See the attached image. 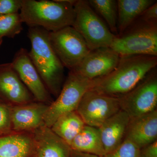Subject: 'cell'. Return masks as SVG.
Masks as SVG:
<instances>
[{
    "mask_svg": "<svg viewBox=\"0 0 157 157\" xmlns=\"http://www.w3.org/2000/svg\"><path fill=\"white\" fill-rule=\"evenodd\" d=\"M157 65V56H120L116 67L106 76L94 79L90 90L102 94L118 98L134 88L156 67Z\"/></svg>",
    "mask_w": 157,
    "mask_h": 157,
    "instance_id": "6da1fadb",
    "label": "cell"
},
{
    "mask_svg": "<svg viewBox=\"0 0 157 157\" xmlns=\"http://www.w3.org/2000/svg\"><path fill=\"white\" fill-rule=\"evenodd\" d=\"M76 0H22L19 12L23 23L49 32L72 26L75 18Z\"/></svg>",
    "mask_w": 157,
    "mask_h": 157,
    "instance_id": "7a4b0ae2",
    "label": "cell"
},
{
    "mask_svg": "<svg viewBox=\"0 0 157 157\" xmlns=\"http://www.w3.org/2000/svg\"><path fill=\"white\" fill-rule=\"evenodd\" d=\"M48 34L42 28L29 27L31 48L29 55L48 91L58 96L62 89L64 67L51 45Z\"/></svg>",
    "mask_w": 157,
    "mask_h": 157,
    "instance_id": "3957f363",
    "label": "cell"
},
{
    "mask_svg": "<svg viewBox=\"0 0 157 157\" xmlns=\"http://www.w3.org/2000/svg\"><path fill=\"white\" fill-rule=\"evenodd\" d=\"M120 56L148 55L157 56V23L137 18L110 47Z\"/></svg>",
    "mask_w": 157,
    "mask_h": 157,
    "instance_id": "277c9868",
    "label": "cell"
},
{
    "mask_svg": "<svg viewBox=\"0 0 157 157\" xmlns=\"http://www.w3.org/2000/svg\"><path fill=\"white\" fill-rule=\"evenodd\" d=\"M74 7L75 18L72 27L83 38L90 50L110 47L117 36L111 33L88 1H76Z\"/></svg>",
    "mask_w": 157,
    "mask_h": 157,
    "instance_id": "5b68a950",
    "label": "cell"
},
{
    "mask_svg": "<svg viewBox=\"0 0 157 157\" xmlns=\"http://www.w3.org/2000/svg\"><path fill=\"white\" fill-rule=\"evenodd\" d=\"M94 79L90 80L70 70L57 98L53 101L44 116L45 125L50 128L61 116L76 111L85 93L93 87Z\"/></svg>",
    "mask_w": 157,
    "mask_h": 157,
    "instance_id": "8992f818",
    "label": "cell"
},
{
    "mask_svg": "<svg viewBox=\"0 0 157 157\" xmlns=\"http://www.w3.org/2000/svg\"><path fill=\"white\" fill-rule=\"evenodd\" d=\"M118 98L121 110L124 111L130 118L156 109V67L150 71L134 88Z\"/></svg>",
    "mask_w": 157,
    "mask_h": 157,
    "instance_id": "52a82bcc",
    "label": "cell"
},
{
    "mask_svg": "<svg viewBox=\"0 0 157 157\" xmlns=\"http://www.w3.org/2000/svg\"><path fill=\"white\" fill-rule=\"evenodd\" d=\"M51 45L64 67L72 70L90 51L84 39L72 26L49 32Z\"/></svg>",
    "mask_w": 157,
    "mask_h": 157,
    "instance_id": "ba28073f",
    "label": "cell"
},
{
    "mask_svg": "<svg viewBox=\"0 0 157 157\" xmlns=\"http://www.w3.org/2000/svg\"><path fill=\"white\" fill-rule=\"evenodd\" d=\"M120 110L118 98L89 90L82 96L76 111L86 125L98 128Z\"/></svg>",
    "mask_w": 157,
    "mask_h": 157,
    "instance_id": "9c48e42d",
    "label": "cell"
},
{
    "mask_svg": "<svg viewBox=\"0 0 157 157\" xmlns=\"http://www.w3.org/2000/svg\"><path fill=\"white\" fill-rule=\"evenodd\" d=\"M11 64L21 81L40 103L50 102V93L29 56V52L21 48L15 53Z\"/></svg>",
    "mask_w": 157,
    "mask_h": 157,
    "instance_id": "30bf717a",
    "label": "cell"
},
{
    "mask_svg": "<svg viewBox=\"0 0 157 157\" xmlns=\"http://www.w3.org/2000/svg\"><path fill=\"white\" fill-rule=\"evenodd\" d=\"M120 56L110 47L90 50L74 71L90 80L101 78L111 73L118 63Z\"/></svg>",
    "mask_w": 157,
    "mask_h": 157,
    "instance_id": "8fae6325",
    "label": "cell"
},
{
    "mask_svg": "<svg viewBox=\"0 0 157 157\" xmlns=\"http://www.w3.org/2000/svg\"><path fill=\"white\" fill-rule=\"evenodd\" d=\"M33 157H70L67 143L45 125L35 130Z\"/></svg>",
    "mask_w": 157,
    "mask_h": 157,
    "instance_id": "7c38bea8",
    "label": "cell"
},
{
    "mask_svg": "<svg viewBox=\"0 0 157 157\" xmlns=\"http://www.w3.org/2000/svg\"><path fill=\"white\" fill-rule=\"evenodd\" d=\"M0 96L18 105L28 104L34 98L11 63L0 64Z\"/></svg>",
    "mask_w": 157,
    "mask_h": 157,
    "instance_id": "4fadbf2b",
    "label": "cell"
},
{
    "mask_svg": "<svg viewBox=\"0 0 157 157\" xmlns=\"http://www.w3.org/2000/svg\"><path fill=\"white\" fill-rule=\"evenodd\" d=\"M125 139L134 144L139 149L157 140V109L130 118Z\"/></svg>",
    "mask_w": 157,
    "mask_h": 157,
    "instance_id": "5bb4252c",
    "label": "cell"
},
{
    "mask_svg": "<svg viewBox=\"0 0 157 157\" xmlns=\"http://www.w3.org/2000/svg\"><path fill=\"white\" fill-rule=\"evenodd\" d=\"M130 119L121 109L98 128L105 153L113 151L124 142Z\"/></svg>",
    "mask_w": 157,
    "mask_h": 157,
    "instance_id": "9a60e30c",
    "label": "cell"
},
{
    "mask_svg": "<svg viewBox=\"0 0 157 157\" xmlns=\"http://www.w3.org/2000/svg\"><path fill=\"white\" fill-rule=\"evenodd\" d=\"M48 106L44 103L18 105L11 110V125L16 131L36 129L43 125Z\"/></svg>",
    "mask_w": 157,
    "mask_h": 157,
    "instance_id": "2e32d148",
    "label": "cell"
},
{
    "mask_svg": "<svg viewBox=\"0 0 157 157\" xmlns=\"http://www.w3.org/2000/svg\"><path fill=\"white\" fill-rule=\"evenodd\" d=\"M118 36L123 33L155 0H118Z\"/></svg>",
    "mask_w": 157,
    "mask_h": 157,
    "instance_id": "e0dca14e",
    "label": "cell"
},
{
    "mask_svg": "<svg viewBox=\"0 0 157 157\" xmlns=\"http://www.w3.org/2000/svg\"><path fill=\"white\" fill-rule=\"evenodd\" d=\"M71 150L103 157L105 155L98 128L85 125L70 144Z\"/></svg>",
    "mask_w": 157,
    "mask_h": 157,
    "instance_id": "ac0fdd59",
    "label": "cell"
},
{
    "mask_svg": "<svg viewBox=\"0 0 157 157\" xmlns=\"http://www.w3.org/2000/svg\"><path fill=\"white\" fill-rule=\"evenodd\" d=\"M33 139L27 135L0 137V157H33Z\"/></svg>",
    "mask_w": 157,
    "mask_h": 157,
    "instance_id": "d6986e66",
    "label": "cell"
},
{
    "mask_svg": "<svg viewBox=\"0 0 157 157\" xmlns=\"http://www.w3.org/2000/svg\"><path fill=\"white\" fill-rule=\"evenodd\" d=\"M85 125L76 111H74L60 117L50 128L70 145Z\"/></svg>",
    "mask_w": 157,
    "mask_h": 157,
    "instance_id": "ffe728a7",
    "label": "cell"
},
{
    "mask_svg": "<svg viewBox=\"0 0 157 157\" xmlns=\"http://www.w3.org/2000/svg\"><path fill=\"white\" fill-rule=\"evenodd\" d=\"M90 6L101 15L113 34L118 36L117 2L115 0H90Z\"/></svg>",
    "mask_w": 157,
    "mask_h": 157,
    "instance_id": "44dd1931",
    "label": "cell"
},
{
    "mask_svg": "<svg viewBox=\"0 0 157 157\" xmlns=\"http://www.w3.org/2000/svg\"><path fill=\"white\" fill-rule=\"evenodd\" d=\"M19 13L0 15V41L4 37L14 38L23 30Z\"/></svg>",
    "mask_w": 157,
    "mask_h": 157,
    "instance_id": "7402d4cb",
    "label": "cell"
},
{
    "mask_svg": "<svg viewBox=\"0 0 157 157\" xmlns=\"http://www.w3.org/2000/svg\"><path fill=\"white\" fill-rule=\"evenodd\" d=\"M103 157H140V149L129 140L125 139L121 144Z\"/></svg>",
    "mask_w": 157,
    "mask_h": 157,
    "instance_id": "603a6c76",
    "label": "cell"
},
{
    "mask_svg": "<svg viewBox=\"0 0 157 157\" xmlns=\"http://www.w3.org/2000/svg\"><path fill=\"white\" fill-rule=\"evenodd\" d=\"M22 0H0V15L19 13Z\"/></svg>",
    "mask_w": 157,
    "mask_h": 157,
    "instance_id": "cb8c5ba5",
    "label": "cell"
},
{
    "mask_svg": "<svg viewBox=\"0 0 157 157\" xmlns=\"http://www.w3.org/2000/svg\"><path fill=\"white\" fill-rule=\"evenodd\" d=\"M11 126V110L0 103V133L8 132Z\"/></svg>",
    "mask_w": 157,
    "mask_h": 157,
    "instance_id": "d4e9b609",
    "label": "cell"
},
{
    "mask_svg": "<svg viewBox=\"0 0 157 157\" xmlns=\"http://www.w3.org/2000/svg\"><path fill=\"white\" fill-rule=\"evenodd\" d=\"M139 19L147 22H157V2L150 6L138 17Z\"/></svg>",
    "mask_w": 157,
    "mask_h": 157,
    "instance_id": "484cf974",
    "label": "cell"
},
{
    "mask_svg": "<svg viewBox=\"0 0 157 157\" xmlns=\"http://www.w3.org/2000/svg\"><path fill=\"white\" fill-rule=\"evenodd\" d=\"M140 157H157V140L140 149Z\"/></svg>",
    "mask_w": 157,
    "mask_h": 157,
    "instance_id": "4316f807",
    "label": "cell"
},
{
    "mask_svg": "<svg viewBox=\"0 0 157 157\" xmlns=\"http://www.w3.org/2000/svg\"><path fill=\"white\" fill-rule=\"evenodd\" d=\"M70 157H103L97 155L91 154L86 153L74 151L71 150Z\"/></svg>",
    "mask_w": 157,
    "mask_h": 157,
    "instance_id": "83f0119b",
    "label": "cell"
},
{
    "mask_svg": "<svg viewBox=\"0 0 157 157\" xmlns=\"http://www.w3.org/2000/svg\"><path fill=\"white\" fill-rule=\"evenodd\" d=\"M3 42V40H2V41H0V46L2 45V42Z\"/></svg>",
    "mask_w": 157,
    "mask_h": 157,
    "instance_id": "f1b7e54d",
    "label": "cell"
}]
</instances>
